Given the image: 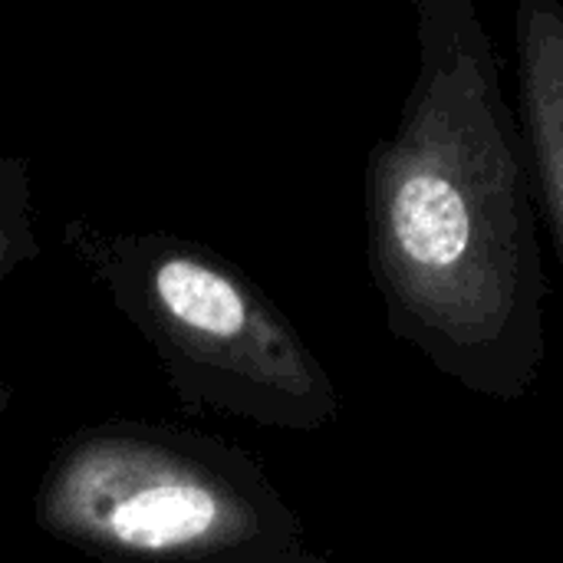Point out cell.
<instances>
[{
	"instance_id": "obj_6",
	"label": "cell",
	"mask_w": 563,
	"mask_h": 563,
	"mask_svg": "<svg viewBox=\"0 0 563 563\" xmlns=\"http://www.w3.org/2000/svg\"><path fill=\"white\" fill-rule=\"evenodd\" d=\"M297 563H300V561H297Z\"/></svg>"
},
{
	"instance_id": "obj_5",
	"label": "cell",
	"mask_w": 563,
	"mask_h": 563,
	"mask_svg": "<svg viewBox=\"0 0 563 563\" xmlns=\"http://www.w3.org/2000/svg\"><path fill=\"white\" fill-rule=\"evenodd\" d=\"M300 563H333V561H330V558H320V554H303Z\"/></svg>"
},
{
	"instance_id": "obj_1",
	"label": "cell",
	"mask_w": 563,
	"mask_h": 563,
	"mask_svg": "<svg viewBox=\"0 0 563 563\" xmlns=\"http://www.w3.org/2000/svg\"><path fill=\"white\" fill-rule=\"evenodd\" d=\"M416 79L366 155V264L386 327L478 399L521 402L548 363L534 178L472 0H416Z\"/></svg>"
},
{
	"instance_id": "obj_2",
	"label": "cell",
	"mask_w": 563,
	"mask_h": 563,
	"mask_svg": "<svg viewBox=\"0 0 563 563\" xmlns=\"http://www.w3.org/2000/svg\"><path fill=\"white\" fill-rule=\"evenodd\" d=\"M56 511L79 534L145 558L297 563L300 521L241 459L99 445L73 459Z\"/></svg>"
},
{
	"instance_id": "obj_4",
	"label": "cell",
	"mask_w": 563,
	"mask_h": 563,
	"mask_svg": "<svg viewBox=\"0 0 563 563\" xmlns=\"http://www.w3.org/2000/svg\"><path fill=\"white\" fill-rule=\"evenodd\" d=\"M515 53L525 152L563 264V7L558 0L518 3Z\"/></svg>"
},
{
	"instance_id": "obj_3",
	"label": "cell",
	"mask_w": 563,
	"mask_h": 563,
	"mask_svg": "<svg viewBox=\"0 0 563 563\" xmlns=\"http://www.w3.org/2000/svg\"><path fill=\"white\" fill-rule=\"evenodd\" d=\"M148 294L165 333L218 402L290 432L336 422L330 369L231 267L198 251H168L148 271Z\"/></svg>"
}]
</instances>
